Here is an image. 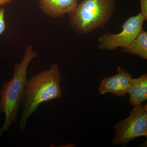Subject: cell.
Listing matches in <instances>:
<instances>
[{
  "instance_id": "cell-2",
  "label": "cell",
  "mask_w": 147,
  "mask_h": 147,
  "mask_svg": "<svg viewBox=\"0 0 147 147\" xmlns=\"http://www.w3.org/2000/svg\"><path fill=\"white\" fill-rule=\"evenodd\" d=\"M37 57L32 45H28L23 59L15 64L12 78L5 81L0 90V113L5 114L4 123L0 128V137L9 130L12 124L18 120V111L21 108L24 90L28 81V67L32 60Z\"/></svg>"
},
{
  "instance_id": "cell-5",
  "label": "cell",
  "mask_w": 147,
  "mask_h": 147,
  "mask_svg": "<svg viewBox=\"0 0 147 147\" xmlns=\"http://www.w3.org/2000/svg\"><path fill=\"white\" fill-rule=\"evenodd\" d=\"M145 18L141 13L129 18L122 26V31L118 34L106 32L98 38L100 50L113 51L118 47L128 46L143 29Z\"/></svg>"
},
{
  "instance_id": "cell-12",
  "label": "cell",
  "mask_w": 147,
  "mask_h": 147,
  "mask_svg": "<svg viewBox=\"0 0 147 147\" xmlns=\"http://www.w3.org/2000/svg\"><path fill=\"white\" fill-rule=\"evenodd\" d=\"M13 1V0H0V6L11 3V2Z\"/></svg>"
},
{
  "instance_id": "cell-1",
  "label": "cell",
  "mask_w": 147,
  "mask_h": 147,
  "mask_svg": "<svg viewBox=\"0 0 147 147\" xmlns=\"http://www.w3.org/2000/svg\"><path fill=\"white\" fill-rule=\"evenodd\" d=\"M61 82L60 70L57 63L53 64L49 69L28 80L21 105L22 113L19 127L21 132H24L28 119L37 111L40 105L61 98Z\"/></svg>"
},
{
  "instance_id": "cell-3",
  "label": "cell",
  "mask_w": 147,
  "mask_h": 147,
  "mask_svg": "<svg viewBox=\"0 0 147 147\" xmlns=\"http://www.w3.org/2000/svg\"><path fill=\"white\" fill-rule=\"evenodd\" d=\"M115 0H83L69 13L74 32L86 34L104 28L115 12Z\"/></svg>"
},
{
  "instance_id": "cell-7",
  "label": "cell",
  "mask_w": 147,
  "mask_h": 147,
  "mask_svg": "<svg viewBox=\"0 0 147 147\" xmlns=\"http://www.w3.org/2000/svg\"><path fill=\"white\" fill-rule=\"evenodd\" d=\"M80 0H38L40 7L47 16L53 18L69 14Z\"/></svg>"
},
{
  "instance_id": "cell-6",
  "label": "cell",
  "mask_w": 147,
  "mask_h": 147,
  "mask_svg": "<svg viewBox=\"0 0 147 147\" xmlns=\"http://www.w3.org/2000/svg\"><path fill=\"white\" fill-rule=\"evenodd\" d=\"M132 79L129 72L119 66L117 74L106 76L100 82L98 92L100 94L109 93L119 97H123L128 93Z\"/></svg>"
},
{
  "instance_id": "cell-11",
  "label": "cell",
  "mask_w": 147,
  "mask_h": 147,
  "mask_svg": "<svg viewBox=\"0 0 147 147\" xmlns=\"http://www.w3.org/2000/svg\"><path fill=\"white\" fill-rule=\"evenodd\" d=\"M141 5V12L140 13L147 20V0H140Z\"/></svg>"
},
{
  "instance_id": "cell-4",
  "label": "cell",
  "mask_w": 147,
  "mask_h": 147,
  "mask_svg": "<svg viewBox=\"0 0 147 147\" xmlns=\"http://www.w3.org/2000/svg\"><path fill=\"white\" fill-rule=\"evenodd\" d=\"M115 135L113 146H125L130 141L141 137H147V103L134 106L129 116L114 125Z\"/></svg>"
},
{
  "instance_id": "cell-8",
  "label": "cell",
  "mask_w": 147,
  "mask_h": 147,
  "mask_svg": "<svg viewBox=\"0 0 147 147\" xmlns=\"http://www.w3.org/2000/svg\"><path fill=\"white\" fill-rule=\"evenodd\" d=\"M128 93L129 104L132 106L140 105L147 100V74H142L139 78H132Z\"/></svg>"
},
{
  "instance_id": "cell-10",
  "label": "cell",
  "mask_w": 147,
  "mask_h": 147,
  "mask_svg": "<svg viewBox=\"0 0 147 147\" xmlns=\"http://www.w3.org/2000/svg\"><path fill=\"white\" fill-rule=\"evenodd\" d=\"M5 12L4 8H0V35L5 31L6 26L5 21Z\"/></svg>"
},
{
  "instance_id": "cell-9",
  "label": "cell",
  "mask_w": 147,
  "mask_h": 147,
  "mask_svg": "<svg viewBox=\"0 0 147 147\" xmlns=\"http://www.w3.org/2000/svg\"><path fill=\"white\" fill-rule=\"evenodd\" d=\"M121 50L123 53L135 55L147 59V32L142 29L129 45L121 48Z\"/></svg>"
}]
</instances>
